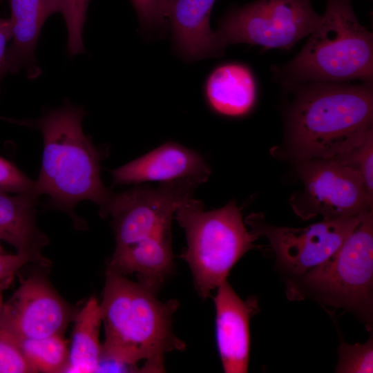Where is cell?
<instances>
[{
    "label": "cell",
    "mask_w": 373,
    "mask_h": 373,
    "mask_svg": "<svg viewBox=\"0 0 373 373\" xmlns=\"http://www.w3.org/2000/svg\"><path fill=\"white\" fill-rule=\"evenodd\" d=\"M155 295L139 282L107 269L99 304L105 333L100 362L114 363L123 372H140L142 361L143 372H162L164 355L184 348L172 329L178 303H162Z\"/></svg>",
    "instance_id": "obj_1"
},
{
    "label": "cell",
    "mask_w": 373,
    "mask_h": 373,
    "mask_svg": "<svg viewBox=\"0 0 373 373\" xmlns=\"http://www.w3.org/2000/svg\"><path fill=\"white\" fill-rule=\"evenodd\" d=\"M287 119V138L298 160L334 159L372 132V82L301 84Z\"/></svg>",
    "instance_id": "obj_2"
},
{
    "label": "cell",
    "mask_w": 373,
    "mask_h": 373,
    "mask_svg": "<svg viewBox=\"0 0 373 373\" xmlns=\"http://www.w3.org/2000/svg\"><path fill=\"white\" fill-rule=\"evenodd\" d=\"M85 115L82 108L67 103L36 120L3 119L36 128L43 135L41 167L36 180L38 195H48L55 207L70 213L77 203L90 200L106 218L114 193L101 180L104 153L84 134Z\"/></svg>",
    "instance_id": "obj_3"
},
{
    "label": "cell",
    "mask_w": 373,
    "mask_h": 373,
    "mask_svg": "<svg viewBox=\"0 0 373 373\" xmlns=\"http://www.w3.org/2000/svg\"><path fill=\"white\" fill-rule=\"evenodd\" d=\"M276 70L289 84L372 82V33L360 23L350 0H326L318 26L298 54Z\"/></svg>",
    "instance_id": "obj_4"
},
{
    "label": "cell",
    "mask_w": 373,
    "mask_h": 373,
    "mask_svg": "<svg viewBox=\"0 0 373 373\" xmlns=\"http://www.w3.org/2000/svg\"><path fill=\"white\" fill-rule=\"evenodd\" d=\"M289 298H313L354 314L370 329L373 317V214L363 213L339 249L305 274L291 276Z\"/></svg>",
    "instance_id": "obj_5"
},
{
    "label": "cell",
    "mask_w": 373,
    "mask_h": 373,
    "mask_svg": "<svg viewBox=\"0 0 373 373\" xmlns=\"http://www.w3.org/2000/svg\"><path fill=\"white\" fill-rule=\"evenodd\" d=\"M174 218L185 231L186 249L182 257L189 265L198 294L207 298L259 237L245 227L240 209L231 201L204 211L192 198L175 211Z\"/></svg>",
    "instance_id": "obj_6"
},
{
    "label": "cell",
    "mask_w": 373,
    "mask_h": 373,
    "mask_svg": "<svg viewBox=\"0 0 373 373\" xmlns=\"http://www.w3.org/2000/svg\"><path fill=\"white\" fill-rule=\"evenodd\" d=\"M321 20L310 0H256L232 8L215 33L223 49L247 44L264 50H289L309 36Z\"/></svg>",
    "instance_id": "obj_7"
},
{
    "label": "cell",
    "mask_w": 373,
    "mask_h": 373,
    "mask_svg": "<svg viewBox=\"0 0 373 373\" xmlns=\"http://www.w3.org/2000/svg\"><path fill=\"white\" fill-rule=\"evenodd\" d=\"M297 171L303 190L289 204L303 220L318 215L325 220L355 217L372 209L360 173L339 160H298Z\"/></svg>",
    "instance_id": "obj_8"
},
{
    "label": "cell",
    "mask_w": 373,
    "mask_h": 373,
    "mask_svg": "<svg viewBox=\"0 0 373 373\" xmlns=\"http://www.w3.org/2000/svg\"><path fill=\"white\" fill-rule=\"evenodd\" d=\"M200 184L193 179H182L162 182L157 187L137 186L122 193H114L108 216L112 218L115 249L153 235L171 232L175 211L193 198Z\"/></svg>",
    "instance_id": "obj_9"
},
{
    "label": "cell",
    "mask_w": 373,
    "mask_h": 373,
    "mask_svg": "<svg viewBox=\"0 0 373 373\" xmlns=\"http://www.w3.org/2000/svg\"><path fill=\"white\" fill-rule=\"evenodd\" d=\"M361 215L323 219L305 228L270 225L260 214L249 216L246 222L251 231L268 240L277 267L289 276H297L333 256L355 228Z\"/></svg>",
    "instance_id": "obj_10"
},
{
    "label": "cell",
    "mask_w": 373,
    "mask_h": 373,
    "mask_svg": "<svg viewBox=\"0 0 373 373\" xmlns=\"http://www.w3.org/2000/svg\"><path fill=\"white\" fill-rule=\"evenodd\" d=\"M68 306L41 276H30L3 303L0 329L19 338L63 335L70 320Z\"/></svg>",
    "instance_id": "obj_11"
},
{
    "label": "cell",
    "mask_w": 373,
    "mask_h": 373,
    "mask_svg": "<svg viewBox=\"0 0 373 373\" xmlns=\"http://www.w3.org/2000/svg\"><path fill=\"white\" fill-rule=\"evenodd\" d=\"M211 169L197 151L177 142H167L145 155L111 171L113 184H139L193 179L207 182Z\"/></svg>",
    "instance_id": "obj_12"
},
{
    "label": "cell",
    "mask_w": 373,
    "mask_h": 373,
    "mask_svg": "<svg viewBox=\"0 0 373 373\" xmlns=\"http://www.w3.org/2000/svg\"><path fill=\"white\" fill-rule=\"evenodd\" d=\"M217 346L224 372L248 371L251 316L258 309L255 299L243 300L227 279L217 287L214 298Z\"/></svg>",
    "instance_id": "obj_13"
},
{
    "label": "cell",
    "mask_w": 373,
    "mask_h": 373,
    "mask_svg": "<svg viewBox=\"0 0 373 373\" xmlns=\"http://www.w3.org/2000/svg\"><path fill=\"white\" fill-rule=\"evenodd\" d=\"M216 0H165V16L170 25L176 53L185 61L219 57L224 49L210 27Z\"/></svg>",
    "instance_id": "obj_14"
},
{
    "label": "cell",
    "mask_w": 373,
    "mask_h": 373,
    "mask_svg": "<svg viewBox=\"0 0 373 373\" xmlns=\"http://www.w3.org/2000/svg\"><path fill=\"white\" fill-rule=\"evenodd\" d=\"M12 42L7 48L8 73L15 75L24 70L28 79L41 74L35 50L41 28L52 15L50 0H10Z\"/></svg>",
    "instance_id": "obj_15"
},
{
    "label": "cell",
    "mask_w": 373,
    "mask_h": 373,
    "mask_svg": "<svg viewBox=\"0 0 373 373\" xmlns=\"http://www.w3.org/2000/svg\"><path fill=\"white\" fill-rule=\"evenodd\" d=\"M171 232L115 249L108 270L123 276L136 273L140 283L157 293L173 265Z\"/></svg>",
    "instance_id": "obj_16"
},
{
    "label": "cell",
    "mask_w": 373,
    "mask_h": 373,
    "mask_svg": "<svg viewBox=\"0 0 373 373\" xmlns=\"http://www.w3.org/2000/svg\"><path fill=\"white\" fill-rule=\"evenodd\" d=\"M256 84L251 70L245 64L229 62L216 67L207 76L204 95L209 107L228 117L247 114L256 99Z\"/></svg>",
    "instance_id": "obj_17"
},
{
    "label": "cell",
    "mask_w": 373,
    "mask_h": 373,
    "mask_svg": "<svg viewBox=\"0 0 373 373\" xmlns=\"http://www.w3.org/2000/svg\"><path fill=\"white\" fill-rule=\"evenodd\" d=\"M37 195H10L0 190V240L14 247L17 253L46 260L41 250L48 244L47 236L36 225Z\"/></svg>",
    "instance_id": "obj_18"
},
{
    "label": "cell",
    "mask_w": 373,
    "mask_h": 373,
    "mask_svg": "<svg viewBox=\"0 0 373 373\" xmlns=\"http://www.w3.org/2000/svg\"><path fill=\"white\" fill-rule=\"evenodd\" d=\"M99 303L91 297L75 316L73 341L66 372H97L102 356Z\"/></svg>",
    "instance_id": "obj_19"
},
{
    "label": "cell",
    "mask_w": 373,
    "mask_h": 373,
    "mask_svg": "<svg viewBox=\"0 0 373 373\" xmlns=\"http://www.w3.org/2000/svg\"><path fill=\"white\" fill-rule=\"evenodd\" d=\"M12 336V335H11ZM16 340L28 361L37 372H66L69 361L68 342L63 335Z\"/></svg>",
    "instance_id": "obj_20"
},
{
    "label": "cell",
    "mask_w": 373,
    "mask_h": 373,
    "mask_svg": "<svg viewBox=\"0 0 373 373\" xmlns=\"http://www.w3.org/2000/svg\"><path fill=\"white\" fill-rule=\"evenodd\" d=\"M90 0H50L52 15H62L68 30L67 50L70 55L85 52L82 39L83 28Z\"/></svg>",
    "instance_id": "obj_21"
},
{
    "label": "cell",
    "mask_w": 373,
    "mask_h": 373,
    "mask_svg": "<svg viewBox=\"0 0 373 373\" xmlns=\"http://www.w3.org/2000/svg\"><path fill=\"white\" fill-rule=\"evenodd\" d=\"M338 361L336 372H373L372 335L364 343L348 344L342 341L337 349Z\"/></svg>",
    "instance_id": "obj_22"
},
{
    "label": "cell",
    "mask_w": 373,
    "mask_h": 373,
    "mask_svg": "<svg viewBox=\"0 0 373 373\" xmlns=\"http://www.w3.org/2000/svg\"><path fill=\"white\" fill-rule=\"evenodd\" d=\"M345 164L361 175L369 201H373V131L356 147L347 153L334 158Z\"/></svg>",
    "instance_id": "obj_23"
},
{
    "label": "cell",
    "mask_w": 373,
    "mask_h": 373,
    "mask_svg": "<svg viewBox=\"0 0 373 373\" xmlns=\"http://www.w3.org/2000/svg\"><path fill=\"white\" fill-rule=\"evenodd\" d=\"M37 372L28 361L16 340L0 329V373Z\"/></svg>",
    "instance_id": "obj_24"
},
{
    "label": "cell",
    "mask_w": 373,
    "mask_h": 373,
    "mask_svg": "<svg viewBox=\"0 0 373 373\" xmlns=\"http://www.w3.org/2000/svg\"><path fill=\"white\" fill-rule=\"evenodd\" d=\"M137 14L140 26L147 32L166 31L165 0H131Z\"/></svg>",
    "instance_id": "obj_25"
},
{
    "label": "cell",
    "mask_w": 373,
    "mask_h": 373,
    "mask_svg": "<svg viewBox=\"0 0 373 373\" xmlns=\"http://www.w3.org/2000/svg\"><path fill=\"white\" fill-rule=\"evenodd\" d=\"M0 190L7 193L39 196L36 181L28 178L13 163L1 156Z\"/></svg>",
    "instance_id": "obj_26"
},
{
    "label": "cell",
    "mask_w": 373,
    "mask_h": 373,
    "mask_svg": "<svg viewBox=\"0 0 373 373\" xmlns=\"http://www.w3.org/2000/svg\"><path fill=\"white\" fill-rule=\"evenodd\" d=\"M30 262H35L34 259L26 254L17 253L16 254H3L0 255V281L13 279L14 276L25 265Z\"/></svg>",
    "instance_id": "obj_27"
},
{
    "label": "cell",
    "mask_w": 373,
    "mask_h": 373,
    "mask_svg": "<svg viewBox=\"0 0 373 373\" xmlns=\"http://www.w3.org/2000/svg\"><path fill=\"white\" fill-rule=\"evenodd\" d=\"M12 32L9 19H3L0 17V93L2 81L8 73L6 50L7 44L12 39Z\"/></svg>",
    "instance_id": "obj_28"
},
{
    "label": "cell",
    "mask_w": 373,
    "mask_h": 373,
    "mask_svg": "<svg viewBox=\"0 0 373 373\" xmlns=\"http://www.w3.org/2000/svg\"><path fill=\"white\" fill-rule=\"evenodd\" d=\"M12 280V279H7V280L0 281V309L3 305L2 298H3V290L6 289L7 287H8Z\"/></svg>",
    "instance_id": "obj_29"
},
{
    "label": "cell",
    "mask_w": 373,
    "mask_h": 373,
    "mask_svg": "<svg viewBox=\"0 0 373 373\" xmlns=\"http://www.w3.org/2000/svg\"><path fill=\"white\" fill-rule=\"evenodd\" d=\"M3 254H5V251L3 250V249L2 248V247L0 245V255Z\"/></svg>",
    "instance_id": "obj_30"
}]
</instances>
